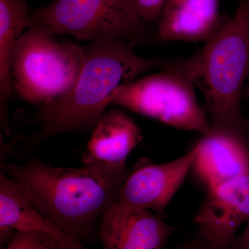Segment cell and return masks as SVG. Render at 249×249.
I'll return each instance as SVG.
<instances>
[{"label":"cell","instance_id":"6da1fadb","mask_svg":"<svg viewBox=\"0 0 249 249\" xmlns=\"http://www.w3.org/2000/svg\"><path fill=\"white\" fill-rule=\"evenodd\" d=\"M132 48L120 40L91 42L85 49L84 66L76 84L67 92L41 105L31 119V123L40 129L16 145V155H28L41 142L57 134L93 131L121 90L145 72L169 63L142 58Z\"/></svg>","mask_w":249,"mask_h":249},{"label":"cell","instance_id":"7a4b0ae2","mask_svg":"<svg viewBox=\"0 0 249 249\" xmlns=\"http://www.w3.org/2000/svg\"><path fill=\"white\" fill-rule=\"evenodd\" d=\"M1 172L20 184L24 197L44 217L79 240L115 202L129 174L126 165L63 168L33 157L24 164L3 162Z\"/></svg>","mask_w":249,"mask_h":249},{"label":"cell","instance_id":"3957f363","mask_svg":"<svg viewBox=\"0 0 249 249\" xmlns=\"http://www.w3.org/2000/svg\"><path fill=\"white\" fill-rule=\"evenodd\" d=\"M181 60L204 95L211 129L249 139V121L240 107L249 77V0H240L219 32L199 52Z\"/></svg>","mask_w":249,"mask_h":249},{"label":"cell","instance_id":"277c9868","mask_svg":"<svg viewBox=\"0 0 249 249\" xmlns=\"http://www.w3.org/2000/svg\"><path fill=\"white\" fill-rule=\"evenodd\" d=\"M29 28L80 40L158 42L157 29L139 17L131 0H54L31 15Z\"/></svg>","mask_w":249,"mask_h":249},{"label":"cell","instance_id":"5b68a950","mask_svg":"<svg viewBox=\"0 0 249 249\" xmlns=\"http://www.w3.org/2000/svg\"><path fill=\"white\" fill-rule=\"evenodd\" d=\"M53 37L29 28L15 42L11 53L13 89L31 104H43L70 91L84 66L85 50Z\"/></svg>","mask_w":249,"mask_h":249},{"label":"cell","instance_id":"8992f818","mask_svg":"<svg viewBox=\"0 0 249 249\" xmlns=\"http://www.w3.org/2000/svg\"><path fill=\"white\" fill-rule=\"evenodd\" d=\"M112 104L175 128L202 135L211 130L181 59L170 61L159 73L134 80L118 93Z\"/></svg>","mask_w":249,"mask_h":249},{"label":"cell","instance_id":"52a82bcc","mask_svg":"<svg viewBox=\"0 0 249 249\" xmlns=\"http://www.w3.org/2000/svg\"><path fill=\"white\" fill-rule=\"evenodd\" d=\"M197 152L196 143L186 155L168 163L155 164L149 159H141L121 185L116 201L165 217L167 206L193 168Z\"/></svg>","mask_w":249,"mask_h":249},{"label":"cell","instance_id":"ba28073f","mask_svg":"<svg viewBox=\"0 0 249 249\" xmlns=\"http://www.w3.org/2000/svg\"><path fill=\"white\" fill-rule=\"evenodd\" d=\"M249 220V175L208 188L193 223L219 248L228 249Z\"/></svg>","mask_w":249,"mask_h":249},{"label":"cell","instance_id":"9c48e42d","mask_svg":"<svg viewBox=\"0 0 249 249\" xmlns=\"http://www.w3.org/2000/svg\"><path fill=\"white\" fill-rule=\"evenodd\" d=\"M165 217L115 201L101 219L103 249H164L177 227Z\"/></svg>","mask_w":249,"mask_h":249},{"label":"cell","instance_id":"30bf717a","mask_svg":"<svg viewBox=\"0 0 249 249\" xmlns=\"http://www.w3.org/2000/svg\"><path fill=\"white\" fill-rule=\"evenodd\" d=\"M219 0H168L157 25L159 42H209L227 22Z\"/></svg>","mask_w":249,"mask_h":249},{"label":"cell","instance_id":"8fae6325","mask_svg":"<svg viewBox=\"0 0 249 249\" xmlns=\"http://www.w3.org/2000/svg\"><path fill=\"white\" fill-rule=\"evenodd\" d=\"M196 143L197 155L192 169L206 188L249 175V139L211 129Z\"/></svg>","mask_w":249,"mask_h":249},{"label":"cell","instance_id":"7c38bea8","mask_svg":"<svg viewBox=\"0 0 249 249\" xmlns=\"http://www.w3.org/2000/svg\"><path fill=\"white\" fill-rule=\"evenodd\" d=\"M1 240L13 232H38L65 244L71 249H86L79 240L51 222L29 204L17 181L0 173Z\"/></svg>","mask_w":249,"mask_h":249},{"label":"cell","instance_id":"4fadbf2b","mask_svg":"<svg viewBox=\"0 0 249 249\" xmlns=\"http://www.w3.org/2000/svg\"><path fill=\"white\" fill-rule=\"evenodd\" d=\"M142 130L124 111L105 113L92 131L83 156L85 165H126L129 154L142 142Z\"/></svg>","mask_w":249,"mask_h":249},{"label":"cell","instance_id":"5bb4252c","mask_svg":"<svg viewBox=\"0 0 249 249\" xmlns=\"http://www.w3.org/2000/svg\"><path fill=\"white\" fill-rule=\"evenodd\" d=\"M31 15L25 0H0V124L4 133H11L7 107L12 94L11 53L15 42L26 27Z\"/></svg>","mask_w":249,"mask_h":249},{"label":"cell","instance_id":"9a60e30c","mask_svg":"<svg viewBox=\"0 0 249 249\" xmlns=\"http://www.w3.org/2000/svg\"><path fill=\"white\" fill-rule=\"evenodd\" d=\"M139 17L147 24L158 25L168 0H131Z\"/></svg>","mask_w":249,"mask_h":249},{"label":"cell","instance_id":"2e32d148","mask_svg":"<svg viewBox=\"0 0 249 249\" xmlns=\"http://www.w3.org/2000/svg\"><path fill=\"white\" fill-rule=\"evenodd\" d=\"M47 235L34 231H18L5 249H45Z\"/></svg>","mask_w":249,"mask_h":249},{"label":"cell","instance_id":"e0dca14e","mask_svg":"<svg viewBox=\"0 0 249 249\" xmlns=\"http://www.w3.org/2000/svg\"><path fill=\"white\" fill-rule=\"evenodd\" d=\"M172 249H221L199 230L183 239Z\"/></svg>","mask_w":249,"mask_h":249},{"label":"cell","instance_id":"ac0fdd59","mask_svg":"<svg viewBox=\"0 0 249 249\" xmlns=\"http://www.w3.org/2000/svg\"><path fill=\"white\" fill-rule=\"evenodd\" d=\"M228 249H249V220L245 231L235 236Z\"/></svg>","mask_w":249,"mask_h":249},{"label":"cell","instance_id":"d6986e66","mask_svg":"<svg viewBox=\"0 0 249 249\" xmlns=\"http://www.w3.org/2000/svg\"><path fill=\"white\" fill-rule=\"evenodd\" d=\"M45 249H71L67 247L65 244L59 242V241L47 236L46 239Z\"/></svg>","mask_w":249,"mask_h":249},{"label":"cell","instance_id":"ffe728a7","mask_svg":"<svg viewBox=\"0 0 249 249\" xmlns=\"http://www.w3.org/2000/svg\"><path fill=\"white\" fill-rule=\"evenodd\" d=\"M246 91H247V96H248V97L249 98V83H248V85H247V89H246Z\"/></svg>","mask_w":249,"mask_h":249}]
</instances>
